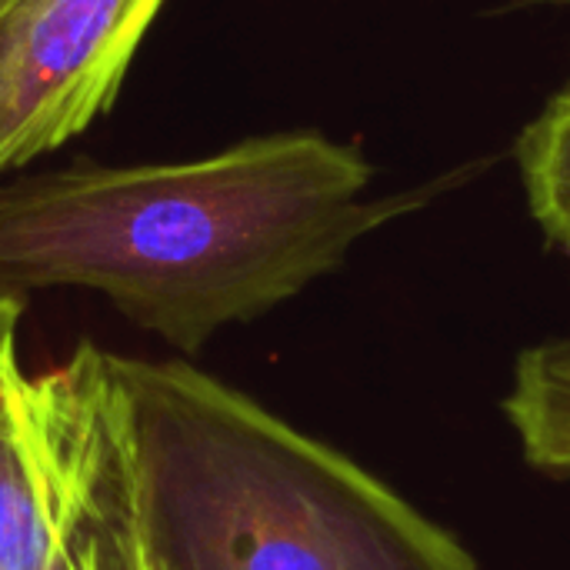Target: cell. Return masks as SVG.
<instances>
[{"label": "cell", "mask_w": 570, "mask_h": 570, "mask_svg": "<svg viewBox=\"0 0 570 570\" xmlns=\"http://www.w3.org/2000/svg\"><path fill=\"white\" fill-rule=\"evenodd\" d=\"M518 167L541 230L570 250V87L518 137Z\"/></svg>", "instance_id": "6"}, {"label": "cell", "mask_w": 570, "mask_h": 570, "mask_svg": "<svg viewBox=\"0 0 570 570\" xmlns=\"http://www.w3.org/2000/svg\"><path fill=\"white\" fill-rule=\"evenodd\" d=\"M23 317V297L13 291H0V384L20 364L17 361V331Z\"/></svg>", "instance_id": "7"}, {"label": "cell", "mask_w": 570, "mask_h": 570, "mask_svg": "<svg viewBox=\"0 0 570 570\" xmlns=\"http://www.w3.org/2000/svg\"><path fill=\"white\" fill-rule=\"evenodd\" d=\"M524 7H570V0H514Z\"/></svg>", "instance_id": "8"}, {"label": "cell", "mask_w": 570, "mask_h": 570, "mask_svg": "<svg viewBox=\"0 0 570 570\" xmlns=\"http://www.w3.org/2000/svg\"><path fill=\"white\" fill-rule=\"evenodd\" d=\"M164 570H481L381 478L184 361L114 354Z\"/></svg>", "instance_id": "2"}, {"label": "cell", "mask_w": 570, "mask_h": 570, "mask_svg": "<svg viewBox=\"0 0 570 570\" xmlns=\"http://www.w3.org/2000/svg\"><path fill=\"white\" fill-rule=\"evenodd\" d=\"M371 164L317 130L184 164H73L0 184V291L83 287L177 351L337 271L414 200H364Z\"/></svg>", "instance_id": "1"}, {"label": "cell", "mask_w": 570, "mask_h": 570, "mask_svg": "<svg viewBox=\"0 0 570 570\" xmlns=\"http://www.w3.org/2000/svg\"><path fill=\"white\" fill-rule=\"evenodd\" d=\"M164 0H0V174L107 114Z\"/></svg>", "instance_id": "4"}, {"label": "cell", "mask_w": 570, "mask_h": 570, "mask_svg": "<svg viewBox=\"0 0 570 570\" xmlns=\"http://www.w3.org/2000/svg\"><path fill=\"white\" fill-rule=\"evenodd\" d=\"M501 407L524 461L570 478V337L534 344L518 357Z\"/></svg>", "instance_id": "5"}, {"label": "cell", "mask_w": 570, "mask_h": 570, "mask_svg": "<svg viewBox=\"0 0 570 570\" xmlns=\"http://www.w3.org/2000/svg\"><path fill=\"white\" fill-rule=\"evenodd\" d=\"M3 401L33 471V570H164L114 354L80 344L40 374L13 367Z\"/></svg>", "instance_id": "3"}]
</instances>
